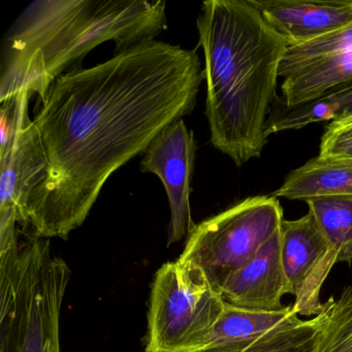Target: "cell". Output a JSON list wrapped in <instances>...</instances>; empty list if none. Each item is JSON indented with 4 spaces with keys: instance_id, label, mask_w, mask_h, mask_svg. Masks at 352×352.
<instances>
[{
    "instance_id": "11",
    "label": "cell",
    "mask_w": 352,
    "mask_h": 352,
    "mask_svg": "<svg viewBox=\"0 0 352 352\" xmlns=\"http://www.w3.org/2000/svg\"><path fill=\"white\" fill-rule=\"evenodd\" d=\"M288 45L300 44L352 21V0H249Z\"/></svg>"
},
{
    "instance_id": "19",
    "label": "cell",
    "mask_w": 352,
    "mask_h": 352,
    "mask_svg": "<svg viewBox=\"0 0 352 352\" xmlns=\"http://www.w3.org/2000/svg\"><path fill=\"white\" fill-rule=\"evenodd\" d=\"M341 115L339 102L331 96L315 102H306L296 107H287L270 114L265 124V135L296 131L322 121H331Z\"/></svg>"
},
{
    "instance_id": "12",
    "label": "cell",
    "mask_w": 352,
    "mask_h": 352,
    "mask_svg": "<svg viewBox=\"0 0 352 352\" xmlns=\"http://www.w3.org/2000/svg\"><path fill=\"white\" fill-rule=\"evenodd\" d=\"M272 197L309 201L322 197H352V160L316 157L292 170Z\"/></svg>"
},
{
    "instance_id": "14",
    "label": "cell",
    "mask_w": 352,
    "mask_h": 352,
    "mask_svg": "<svg viewBox=\"0 0 352 352\" xmlns=\"http://www.w3.org/2000/svg\"><path fill=\"white\" fill-rule=\"evenodd\" d=\"M300 320L294 306L277 311H256L226 304L210 333L207 346L246 341Z\"/></svg>"
},
{
    "instance_id": "5",
    "label": "cell",
    "mask_w": 352,
    "mask_h": 352,
    "mask_svg": "<svg viewBox=\"0 0 352 352\" xmlns=\"http://www.w3.org/2000/svg\"><path fill=\"white\" fill-rule=\"evenodd\" d=\"M224 308L219 290L197 263H164L152 283L144 352L203 349Z\"/></svg>"
},
{
    "instance_id": "8",
    "label": "cell",
    "mask_w": 352,
    "mask_h": 352,
    "mask_svg": "<svg viewBox=\"0 0 352 352\" xmlns=\"http://www.w3.org/2000/svg\"><path fill=\"white\" fill-rule=\"evenodd\" d=\"M195 154V135L179 119L153 140L140 164L141 172L156 175L166 189L170 210L168 246L188 239L197 226L190 207Z\"/></svg>"
},
{
    "instance_id": "2",
    "label": "cell",
    "mask_w": 352,
    "mask_h": 352,
    "mask_svg": "<svg viewBox=\"0 0 352 352\" xmlns=\"http://www.w3.org/2000/svg\"><path fill=\"white\" fill-rule=\"evenodd\" d=\"M211 143L238 166L263 153L287 41L249 0H209L197 20Z\"/></svg>"
},
{
    "instance_id": "3",
    "label": "cell",
    "mask_w": 352,
    "mask_h": 352,
    "mask_svg": "<svg viewBox=\"0 0 352 352\" xmlns=\"http://www.w3.org/2000/svg\"><path fill=\"white\" fill-rule=\"evenodd\" d=\"M166 24L164 0H36L8 34L0 102L22 90L41 102L96 47L113 42L117 54L155 41Z\"/></svg>"
},
{
    "instance_id": "13",
    "label": "cell",
    "mask_w": 352,
    "mask_h": 352,
    "mask_svg": "<svg viewBox=\"0 0 352 352\" xmlns=\"http://www.w3.org/2000/svg\"><path fill=\"white\" fill-rule=\"evenodd\" d=\"M352 83V50L316 61L283 80V102L296 107L329 96Z\"/></svg>"
},
{
    "instance_id": "10",
    "label": "cell",
    "mask_w": 352,
    "mask_h": 352,
    "mask_svg": "<svg viewBox=\"0 0 352 352\" xmlns=\"http://www.w3.org/2000/svg\"><path fill=\"white\" fill-rule=\"evenodd\" d=\"M226 304L256 311L283 308L281 300L290 294L281 256V228L238 271L228 276L220 289Z\"/></svg>"
},
{
    "instance_id": "21",
    "label": "cell",
    "mask_w": 352,
    "mask_h": 352,
    "mask_svg": "<svg viewBox=\"0 0 352 352\" xmlns=\"http://www.w3.org/2000/svg\"><path fill=\"white\" fill-rule=\"evenodd\" d=\"M329 96L339 102L341 107V114L352 111V83L342 86Z\"/></svg>"
},
{
    "instance_id": "18",
    "label": "cell",
    "mask_w": 352,
    "mask_h": 352,
    "mask_svg": "<svg viewBox=\"0 0 352 352\" xmlns=\"http://www.w3.org/2000/svg\"><path fill=\"white\" fill-rule=\"evenodd\" d=\"M352 50V21L313 40L288 47L279 69V77L292 74L338 53Z\"/></svg>"
},
{
    "instance_id": "1",
    "label": "cell",
    "mask_w": 352,
    "mask_h": 352,
    "mask_svg": "<svg viewBox=\"0 0 352 352\" xmlns=\"http://www.w3.org/2000/svg\"><path fill=\"white\" fill-rule=\"evenodd\" d=\"M203 82L197 50L156 40L59 77L34 119L47 168L30 195L26 228L67 240L110 177L192 112Z\"/></svg>"
},
{
    "instance_id": "7",
    "label": "cell",
    "mask_w": 352,
    "mask_h": 352,
    "mask_svg": "<svg viewBox=\"0 0 352 352\" xmlns=\"http://www.w3.org/2000/svg\"><path fill=\"white\" fill-rule=\"evenodd\" d=\"M24 100L13 142L0 155V242L18 238L17 226L26 230V210L34 189L47 168L40 131L30 117Z\"/></svg>"
},
{
    "instance_id": "16",
    "label": "cell",
    "mask_w": 352,
    "mask_h": 352,
    "mask_svg": "<svg viewBox=\"0 0 352 352\" xmlns=\"http://www.w3.org/2000/svg\"><path fill=\"white\" fill-rule=\"evenodd\" d=\"M309 212L337 251L338 263H352V197L336 195L309 199Z\"/></svg>"
},
{
    "instance_id": "15",
    "label": "cell",
    "mask_w": 352,
    "mask_h": 352,
    "mask_svg": "<svg viewBox=\"0 0 352 352\" xmlns=\"http://www.w3.org/2000/svg\"><path fill=\"white\" fill-rule=\"evenodd\" d=\"M320 331L318 315L246 341L209 346L195 352H315Z\"/></svg>"
},
{
    "instance_id": "17",
    "label": "cell",
    "mask_w": 352,
    "mask_h": 352,
    "mask_svg": "<svg viewBox=\"0 0 352 352\" xmlns=\"http://www.w3.org/2000/svg\"><path fill=\"white\" fill-rule=\"evenodd\" d=\"M315 352H352V284L323 302Z\"/></svg>"
},
{
    "instance_id": "20",
    "label": "cell",
    "mask_w": 352,
    "mask_h": 352,
    "mask_svg": "<svg viewBox=\"0 0 352 352\" xmlns=\"http://www.w3.org/2000/svg\"><path fill=\"white\" fill-rule=\"evenodd\" d=\"M318 156L352 160V111L329 121L321 137Z\"/></svg>"
},
{
    "instance_id": "9",
    "label": "cell",
    "mask_w": 352,
    "mask_h": 352,
    "mask_svg": "<svg viewBox=\"0 0 352 352\" xmlns=\"http://www.w3.org/2000/svg\"><path fill=\"white\" fill-rule=\"evenodd\" d=\"M281 256L290 294L294 296V311L302 316H317L323 306L321 287L338 263V254L310 212L282 222Z\"/></svg>"
},
{
    "instance_id": "4",
    "label": "cell",
    "mask_w": 352,
    "mask_h": 352,
    "mask_svg": "<svg viewBox=\"0 0 352 352\" xmlns=\"http://www.w3.org/2000/svg\"><path fill=\"white\" fill-rule=\"evenodd\" d=\"M71 270L32 234L0 250V352H60Z\"/></svg>"
},
{
    "instance_id": "6",
    "label": "cell",
    "mask_w": 352,
    "mask_h": 352,
    "mask_svg": "<svg viewBox=\"0 0 352 352\" xmlns=\"http://www.w3.org/2000/svg\"><path fill=\"white\" fill-rule=\"evenodd\" d=\"M283 209L272 195L247 197L197 224L179 259L201 267L218 290L281 228Z\"/></svg>"
}]
</instances>
